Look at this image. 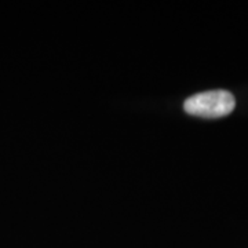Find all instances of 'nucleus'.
I'll list each match as a JSON object with an SVG mask.
<instances>
[{
  "label": "nucleus",
  "mask_w": 248,
  "mask_h": 248,
  "mask_svg": "<svg viewBox=\"0 0 248 248\" xmlns=\"http://www.w3.org/2000/svg\"><path fill=\"white\" fill-rule=\"evenodd\" d=\"M236 107L233 94L226 90H213L189 97L184 104L186 113L204 119H218L231 115Z\"/></svg>",
  "instance_id": "f257e3e1"
}]
</instances>
